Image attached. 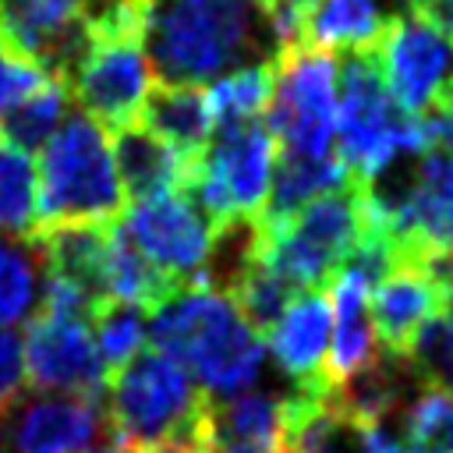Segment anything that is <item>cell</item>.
I'll return each instance as SVG.
<instances>
[{"label":"cell","instance_id":"obj_1","mask_svg":"<svg viewBox=\"0 0 453 453\" xmlns=\"http://www.w3.org/2000/svg\"><path fill=\"white\" fill-rule=\"evenodd\" d=\"M142 50L170 85H205L276 57L258 0H145Z\"/></svg>","mask_w":453,"mask_h":453},{"label":"cell","instance_id":"obj_2","mask_svg":"<svg viewBox=\"0 0 453 453\" xmlns=\"http://www.w3.org/2000/svg\"><path fill=\"white\" fill-rule=\"evenodd\" d=\"M149 343L177 361L209 400L248 393L265 368L262 336L212 283H184L166 294L149 311Z\"/></svg>","mask_w":453,"mask_h":453},{"label":"cell","instance_id":"obj_3","mask_svg":"<svg viewBox=\"0 0 453 453\" xmlns=\"http://www.w3.org/2000/svg\"><path fill=\"white\" fill-rule=\"evenodd\" d=\"M205 389L156 347H142L106 379L103 414L113 442L145 453H205L209 449Z\"/></svg>","mask_w":453,"mask_h":453},{"label":"cell","instance_id":"obj_4","mask_svg":"<svg viewBox=\"0 0 453 453\" xmlns=\"http://www.w3.org/2000/svg\"><path fill=\"white\" fill-rule=\"evenodd\" d=\"M35 212L39 226L117 223L124 212V188L106 131L81 110H67L60 127L42 145Z\"/></svg>","mask_w":453,"mask_h":453},{"label":"cell","instance_id":"obj_5","mask_svg":"<svg viewBox=\"0 0 453 453\" xmlns=\"http://www.w3.org/2000/svg\"><path fill=\"white\" fill-rule=\"evenodd\" d=\"M368 234V209L361 180L311 198L280 226L251 223V255L283 276L294 290L329 287L343 258Z\"/></svg>","mask_w":453,"mask_h":453},{"label":"cell","instance_id":"obj_6","mask_svg":"<svg viewBox=\"0 0 453 453\" xmlns=\"http://www.w3.org/2000/svg\"><path fill=\"white\" fill-rule=\"evenodd\" d=\"M276 166V138L265 120H237L219 124L209 134L205 149L195 156L184 195L209 216V223L223 234L237 223H255Z\"/></svg>","mask_w":453,"mask_h":453},{"label":"cell","instance_id":"obj_7","mask_svg":"<svg viewBox=\"0 0 453 453\" xmlns=\"http://www.w3.org/2000/svg\"><path fill=\"white\" fill-rule=\"evenodd\" d=\"M336 78H340V96H336L333 138L354 180H368L396 156L428 149L421 134V120L407 117L386 92L375 50L347 53Z\"/></svg>","mask_w":453,"mask_h":453},{"label":"cell","instance_id":"obj_8","mask_svg":"<svg viewBox=\"0 0 453 453\" xmlns=\"http://www.w3.org/2000/svg\"><path fill=\"white\" fill-rule=\"evenodd\" d=\"M336 60L315 46H290L273 57V96L265 127L276 152H333L336 127Z\"/></svg>","mask_w":453,"mask_h":453},{"label":"cell","instance_id":"obj_9","mask_svg":"<svg viewBox=\"0 0 453 453\" xmlns=\"http://www.w3.org/2000/svg\"><path fill=\"white\" fill-rule=\"evenodd\" d=\"M120 230L173 283H209L219 230L184 191L131 202Z\"/></svg>","mask_w":453,"mask_h":453},{"label":"cell","instance_id":"obj_10","mask_svg":"<svg viewBox=\"0 0 453 453\" xmlns=\"http://www.w3.org/2000/svg\"><path fill=\"white\" fill-rule=\"evenodd\" d=\"M152 88V67L134 32H92L88 46L67 78L71 99L103 127H124L138 120Z\"/></svg>","mask_w":453,"mask_h":453},{"label":"cell","instance_id":"obj_11","mask_svg":"<svg viewBox=\"0 0 453 453\" xmlns=\"http://www.w3.org/2000/svg\"><path fill=\"white\" fill-rule=\"evenodd\" d=\"M375 60L393 103L407 117H421L435 106L453 74V42L425 11H403L389 18Z\"/></svg>","mask_w":453,"mask_h":453},{"label":"cell","instance_id":"obj_12","mask_svg":"<svg viewBox=\"0 0 453 453\" xmlns=\"http://www.w3.org/2000/svg\"><path fill=\"white\" fill-rule=\"evenodd\" d=\"M21 350H25V382L32 389L78 393V396L106 393L110 372L96 350L88 322L32 315Z\"/></svg>","mask_w":453,"mask_h":453},{"label":"cell","instance_id":"obj_13","mask_svg":"<svg viewBox=\"0 0 453 453\" xmlns=\"http://www.w3.org/2000/svg\"><path fill=\"white\" fill-rule=\"evenodd\" d=\"M7 453H85L106 428L103 396L39 393L4 411Z\"/></svg>","mask_w":453,"mask_h":453},{"label":"cell","instance_id":"obj_14","mask_svg":"<svg viewBox=\"0 0 453 453\" xmlns=\"http://www.w3.org/2000/svg\"><path fill=\"white\" fill-rule=\"evenodd\" d=\"M396 258H428L453 251V156L425 149L414 166L411 195L389 226Z\"/></svg>","mask_w":453,"mask_h":453},{"label":"cell","instance_id":"obj_15","mask_svg":"<svg viewBox=\"0 0 453 453\" xmlns=\"http://www.w3.org/2000/svg\"><path fill=\"white\" fill-rule=\"evenodd\" d=\"M368 297L375 340L382 354L393 357H403L418 329L449 304V294L432 276L425 258H396V265L368 290Z\"/></svg>","mask_w":453,"mask_h":453},{"label":"cell","instance_id":"obj_16","mask_svg":"<svg viewBox=\"0 0 453 453\" xmlns=\"http://www.w3.org/2000/svg\"><path fill=\"white\" fill-rule=\"evenodd\" d=\"M333 308L319 290H301L269 329V354L297 389H329L326 382V343Z\"/></svg>","mask_w":453,"mask_h":453},{"label":"cell","instance_id":"obj_17","mask_svg":"<svg viewBox=\"0 0 453 453\" xmlns=\"http://www.w3.org/2000/svg\"><path fill=\"white\" fill-rule=\"evenodd\" d=\"M110 149H113V166H117L124 198L131 202L184 191L195 166V156H184L180 149H173L138 120L117 127Z\"/></svg>","mask_w":453,"mask_h":453},{"label":"cell","instance_id":"obj_18","mask_svg":"<svg viewBox=\"0 0 453 453\" xmlns=\"http://www.w3.org/2000/svg\"><path fill=\"white\" fill-rule=\"evenodd\" d=\"M333 297H329V308H333V350L329 361H326V382L336 386L343 379H350L354 372H361L365 365H372L382 350H379V340H375V326H372V315H368V283L350 273V269H336L333 283H329Z\"/></svg>","mask_w":453,"mask_h":453},{"label":"cell","instance_id":"obj_19","mask_svg":"<svg viewBox=\"0 0 453 453\" xmlns=\"http://www.w3.org/2000/svg\"><path fill=\"white\" fill-rule=\"evenodd\" d=\"M354 173L340 159V152H322V156H304V152H276L273 166V184L265 195V205L255 219V226L269 230L290 219L301 205H308L319 195H329L343 184H350Z\"/></svg>","mask_w":453,"mask_h":453},{"label":"cell","instance_id":"obj_20","mask_svg":"<svg viewBox=\"0 0 453 453\" xmlns=\"http://www.w3.org/2000/svg\"><path fill=\"white\" fill-rule=\"evenodd\" d=\"M138 124L180 149L184 156H198L212 134V113L202 85H170L156 81L142 103Z\"/></svg>","mask_w":453,"mask_h":453},{"label":"cell","instance_id":"obj_21","mask_svg":"<svg viewBox=\"0 0 453 453\" xmlns=\"http://www.w3.org/2000/svg\"><path fill=\"white\" fill-rule=\"evenodd\" d=\"M386 25L389 18L379 0H315L304 14L301 42L326 53H368L379 46Z\"/></svg>","mask_w":453,"mask_h":453},{"label":"cell","instance_id":"obj_22","mask_svg":"<svg viewBox=\"0 0 453 453\" xmlns=\"http://www.w3.org/2000/svg\"><path fill=\"white\" fill-rule=\"evenodd\" d=\"M230 294V301L237 304V311L244 315V322L262 336L276 326V319L287 311V304L294 301V290L283 276H276L269 265H262L255 255H251V244L244 251V258L237 262V269L226 276V287H219Z\"/></svg>","mask_w":453,"mask_h":453},{"label":"cell","instance_id":"obj_23","mask_svg":"<svg viewBox=\"0 0 453 453\" xmlns=\"http://www.w3.org/2000/svg\"><path fill=\"white\" fill-rule=\"evenodd\" d=\"M71 106V92L64 81L50 78L46 85H39L35 92H28L21 103H14L4 117H0V142L32 152L42 149L50 142V134L60 127V120L67 117Z\"/></svg>","mask_w":453,"mask_h":453},{"label":"cell","instance_id":"obj_24","mask_svg":"<svg viewBox=\"0 0 453 453\" xmlns=\"http://www.w3.org/2000/svg\"><path fill=\"white\" fill-rule=\"evenodd\" d=\"M39 251L28 237H4L0 234V326L21 322L39 308Z\"/></svg>","mask_w":453,"mask_h":453},{"label":"cell","instance_id":"obj_25","mask_svg":"<svg viewBox=\"0 0 453 453\" xmlns=\"http://www.w3.org/2000/svg\"><path fill=\"white\" fill-rule=\"evenodd\" d=\"M273 96V60H258V64H244L216 81H209L205 99H209V113L212 124H237V120H255L258 113H265Z\"/></svg>","mask_w":453,"mask_h":453},{"label":"cell","instance_id":"obj_26","mask_svg":"<svg viewBox=\"0 0 453 453\" xmlns=\"http://www.w3.org/2000/svg\"><path fill=\"white\" fill-rule=\"evenodd\" d=\"M39 226L35 212V166L32 156L0 142V234L32 237Z\"/></svg>","mask_w":453,"mask_h":453},{"label":"cell","instance_id":"obj_27","mask_svg":"<svg viewBox=\"0 0 453 453\" xmlns=\"http://www.w3.org/2000/svg\"><path fill=\"white\" fill-rule=\"evenodd\" d=\"M88 329H92V340H96V350H99L106 372H117L149 340V311L131 301H103L96 308Z\"/></svg>","mask_w":453,"mask_h":453},{"label":"cell","instance_id":"obj_28","mask_svg":"<svg viewBox=\"0 0 453 453\" xmlns=\"http://www.w3.org/2000/svg\"><path fill=\"white\" fill-rule=\"evenodd\" d=\"M403 432L414 453H453V393L421 386L403 407Z\"/></svg>","mask_w":453,"mask_h":453},{"label":"cell","instance_id":"obj_29","mask_svg":"<svg viewBox=\"0 0 453 453\" xmlns=\"http://www.w3.org/2000/svg\"><path fill=\"white\" fill-rule=\"evenodd\" d=\"M403 361L414 368L421 386L453 393V301L418 329Z\"/></svg>","mask_w":453,"mask_h":453},{"label":"cell","instance_id":"obj_30","mask_svg":"<svg viewBox=\"0 0 453 453\" xmlns=\"http://www.w3.org/2000/svg\"><path fill=\"white\" fill-rule=\"evenodd\" d=\"M46 81H50V74L39 64H32L28 57H21L0 42V117Z\"/></svg>","mask_w":453,"mask_h":453},{"label":"cell","instance_id":"obj_31","mask_svg":"<svg viewBox=\"0 0 453 453\" xmlns=\"http://www.w3.org/2000/svg\"><path fill=\"white\" fill-rule=\"evenodd\" d=\"M25 393H28V382H25L21 336L11 326H0V411L14 407Z\"/></svg>","mask_w":453,"mask_h":453},{"label":"cell","instance_id":"obj_32","mask_svg":"<svg viewBox=\"0 0 453 453\" xmlns=\"http://www.w3.org/2000/svg\"><path fill=\"white\" fill-rule=\"evenodd\" d=\"M418 120H421L425 145H428V149H442V152H449V156H453V113H446V110L432 106V110H428V113H421Z\"/></svg>","mask_w":453,"mask_h":453},{"label":"cell","instance_id":"obj_33","mask_svg":"<svg viewBox=\"0 0 453 453\" xmlns=\"http://www.w3.org/2000/svg\"><path fill=\"white\" fill-rule=\"evenodd\" d=\"M357 453H407V446L386 425H368V428H361Z\"/></svg>","mask_w":453,"mask_h":453},{"label":"cell","instance_id":"obj_34","mask_svg":"<svg viewBox=\"0 0 453 453\" xmlns=\"http://www.w3.org/2000/svg\"><path fill=\"white\" fill-rule=\"evenodd\" d=\"M435 106H439V110H446V113H453V78H449V81L442 85V92H439Z\"/></svg>","mask_w":453,"mask_h":453},{"label":"cell","instance_id":"obj_35","mask_svg":"<svg viewBox=\"0 0 453 453\" xmlns=\"http://www.w3.org/2000/svg\"><path fill=\"white\" fill-rule=\"evenodd\" d=\"M407 4V11H425L428 4H435V0H403Z\"/></svg>","mask_w":453,"mask_h":453},{"label":"cell","instance_id":"obj_36","mask_svg":"<svg viewBox=\"0 0 453 453\" xmlns=\"http://www.w3.org/2000/svg\"><path fill=\"white\" fill-rule=\"evenodd\" d=\"M113 453H145V449H134V446H124V442H117V449Z\"/></svg>","mask_w":453,"mask_h":453}]
</instances>
